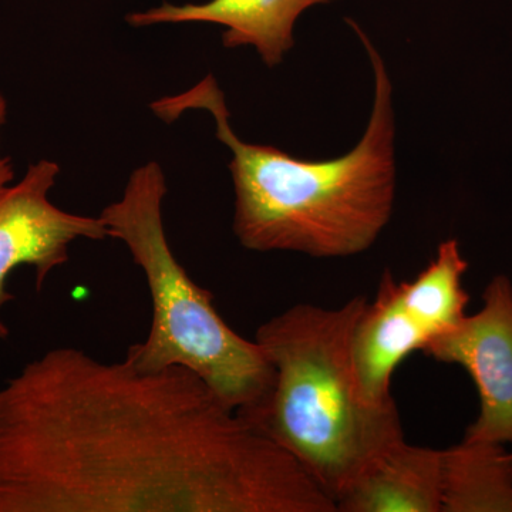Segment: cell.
Segmentation results:
<instances>
[{
	"label": "cell",
	"mask_w": 512,
	"mask_h": 512,
	"mask_svg": "<svg viewBox=\"0 0 512 512\" xmlns=\"http://www.w3.org/2000/svg\"><path fill=\"white\" fill-rule=\"evenodd\" d=\"M338 512H443V450L386 448L336 500Z\"/></svg>",
	"instance_id": "cell-9"
},
{
	"label": "cell",
	"mask_w": 512,
	"mask_h": 512,
	"mask_svg": "<svg viewBox=\"0 0 512 512\" xmlns=\"http://www.w3.org/2000/svg\"><path fill=\"white\" fill-rule=\"evenodd\" d=\"M59 174L55 161H37L18 184L0 195V340L10 336L3 309L15 299L6 286L15 269H35L40 292L50 274L69 261L70 247L77 239L109 238L100 217L73 214L50 201Z\"/></svg>",
	"instance_id": "cell-5"
},
{
	"label": "cell",
	"mask_w": 512,
	"mask_h": 512,
	"mask_svg": "<svg viewBox=\"0 0 512 512\" xmlns=\"http://www.w3.org/2000/svg\"><path fill=\"white\" fill-rule=\"evenodd\" d=\"M467 269L457 239H448L413 281L399 282L404 309L431 339L453 332L467 318L470 296L463 286Z\"/></svg>",
	"instance_id": "cell-11"
},
{
	"label": "cell",
	"mask_w": 512,
	"mask_h": 512,
	"mask_svg": "<svg viewBox=\"0 0 512 512\" xmlns=\"http://www.w3.org/2000/svg\"><path fill=\"white\" fill-rule=\"evenodd\" d=\"M349 23L373 66L375 104L365 136L346 156L306 161L245 143L229 124L224 93L212 74L188 92L151 104L167 123L188 110L211 114L217 137L232 153L234 232L249 251L343 258L372 247L389 224L396 191L392 83L369 37Z\"/></svg>",
	"instance_id": "cell-2"
},
{
	"label": "cell",
	"mask_w": 512,
	"mask_h": 512,
	"mask_svg": "<svg viewBox=\"0 0 512 512\" xmlns=\"http://www.w3.org/2000/svg\"><path fill=\"white\" fill-rule=\"evenodd\" d=\"M6 114H8V103L0 94V133H2V127L6 121ZM13 180H15V170H13L12 160L0 154V195L12 185Z\"/></svg>",
	"instance_id": "cell-12"
},
{
	"label": "cell",
	"mask_w": 512,
	"mask_h": 512,
	"mask_svg": "<svg viewBox=\"0 0 512 512\" xmlns=\"http://www.w3.org/2000/svg\"><path fill=\"white\" fill-rule=\"evenodd\" d=\"M333 0H210L207 3L170 5L147 12L131 13L127 22L134 28L160 23H215L224 26L222 43L227 49L254 46L266 66L284 60L295 45L293 26L306 9Z\"/></svg>",
	"instance_id": "cell-7"
},
{
	"label": "cell",
	"mask_w": 512,
	"mask_h": 512,
	"mask_svg": "<svg viewBox=\"0 0 512 512\" xmlns=\"http://www.w3.org/2000/svg\"><path fill=\"white\" fill-rule=\"evenodd\" d=\"M430 335L404 309L399 282L384 271L375 301H367L352 336L353 366L360 392L370 406L394 402L392 379L412 353L426 348Z\"/></svg>",
	"instance_id": "cell-8"
},
{
	"label": "cell",
	"mask_w": 512,
	"mask_h": 512,
	"mask_svg": "<svg viewBox=\"0 0 512 512\" xmlns=\"http://www.w3.org/2000/svg\"><path fill=\"white\" fill-rule=\"evenodd\" d=\"M443 512H512V451L466 439L443 450Z\"/></svg>",
	"instance_id": "cell-10"
},
{
	"label": "cell",
	"mask_w": 512,
	"mask_h": 512,
	"mask_svg": "<svg viewBox=\"0 0 512 512\" xmlns=\"http://www.w3.org/2000/svg\"><path fill=\"white\" fill-rule=\"evenodd\" d=\"M165 195L163 168L151 161L130 175L120 200L100 214L109 238L123 242L143 271L153 306L146 339L131 345L126 359L146 370L185 367L231 409L248 412L271 389L274 367L255 339L222 319L214 295L174 255L164 228Z\"/></svg>",
	"instance_id": "cell-4"
},
{
	"label": "cell",
	"mask_w": 512,
	"mask_h": 512,
	"mask_svg": "<svg viewBox=\"0 0 512 512\" xmlns=\"http://www.w3.org/2000/svg\"><path fill=\"white\" fill-rule=\"evenodd\" d=\"M0 512H338L185 367L57 346L0 384Z\"/></svg>",
	"instance_id": "cell-1"
},
{
	"label": "cell",
	"mask_w": 512,
	"mask_h": 512,
	"mask_svg": "<svg viewBox=\"0 0 512 512\" xmlns=\"http://www.w3.org/2000/svg\"><path fill=\"white\" fill-rule=\"evenodd\" d=\"M366 296L336 309L298 303L259 325L271 389L242 414L292 454L333 501L382 451L404 439L397 404L370 406L353 366L352 336Z\"/></svg>",
	"instance_id": "cell-3"
},
{
	"label": "cell",
	"mask_w": 512,
	"mask_h": 512,
	"mask_svg": "<svg viewBox=\"0 0 512 512\" xmlns=\"http://www.w3.org/2000/svg\"><path fill=\"white\" fill-rule=\"evenodd\" d=\"M483 308L457 329L431 339L423 353L466 369L476 384L480 413L464 439L512 446V284L495 276L483 293Z\"/></svg>",
	"instance_id": "cell-6"
}]
</instances>
